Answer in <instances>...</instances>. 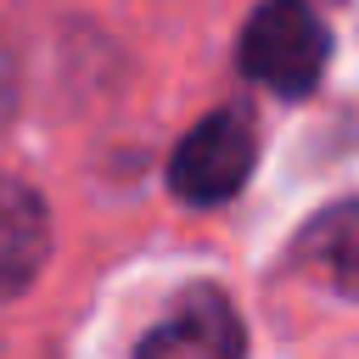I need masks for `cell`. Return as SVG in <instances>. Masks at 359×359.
<instances>
[{
	"instance_id": "6da1fadb",
	"label": "cell",
	"mask_w": 359,
	"mask_h": 359,
	"mask_svg": "<svg viewBox=\"0 0 359 359\" xmlns=\"http://www.w3.org/2000/svg\"><path fill=\"white\" fill-rule=\"evenodd\" d=\"M236 62L252 84L286 95V101H303L325 62H331V34L325 22L297 6V0H275V6H258L241 28V45H236Z\"/></svg>"
},
{
	"instance_id": "5b68a950",
	"label": "cell",
	"mask_w": 359,
	"mask_h": 359,
	"mask_svg": "<svg viewBox=\"0 0 359 359\" xmlns=\"http://www.w3.org/2000/svg\"><path fill=\"white\" fill-rule=\"evenodd\" d=\"M292 264L320 280L337 297L359 303V202H337L325 213H314L303 224V236L292 241Z\"/></svg>"
},
{
	"instance_id": "3957f363",
	"label": "cell",
	"mask_w": 359,
	"mask_h": 359,
	"mask_svg": "<svg viewBox=\"0 0 359 359\" xmlns=\"http://www.w3.org/2000/svg\"><path fill=\"white\" fill-rule=\"evenodd\" d=\"M135 359H247V331L224 292L196 286L140 337Z\"/></svg>"
},
{
	"instance_id": "8992f818",
	"label": "cell",
	"mask_w": 359,
	"mask_h": 359,
	"mask_svg": "<svg viewBox=\"0 0 359 359\" xmlns=\"http://www.w3.org/2000/svg\"><path fill=\"white\" fill-rule=\"evenodd\" d=\"M11 112V62H6V50H0V118Z\"/></svg>"
},
{
	"instance_id": "277c9868",
	"label": "cell",
	"mask_w": 359,
	"mask_h": 359,
	"mask_svg": "<svg viewBox=\"0 0 359 359\" xmlns=\"http://www.w3.org/2000/svg\"><path fill=\"white\" fill-rule=\"evenodd\" d=\"M50 258V213H45V196L17 180V174H0V297H17L39 280Z\"/></svg>"
},
{
	"instance_id": "7a4b0ae2",
	"label": "cell",
	"mask_w": 359,
	"mask_h": 359,
	"mask_svg": "<svg viewBox=\"0 0 359 359\" xmlns=\"http://www.w3.org/2000/svg\"><path fill=\"white\" fill-rule=\"evenodd\" d=\"M258 163V123L252 112L241 107H219L208 112L168 157V185L180 202H196V208H213V202H230L247 174Z\"/></svg>"
}]
</instances>
